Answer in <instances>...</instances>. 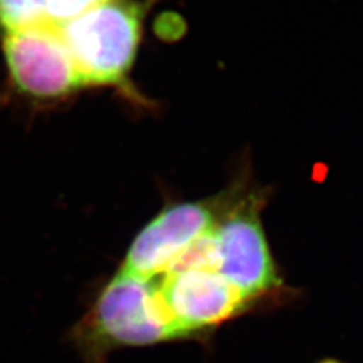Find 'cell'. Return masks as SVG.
<instances>
[{"mask_svg":"<svg viewBox=\"0 0 363 363\" xmlns=\"http://www.w3.org/2000/svg\"><path fill=\"white\" fill-rule=\"evenodd\" d=\"M73 335L86 363H105L117 348L182 339L159 297L156 279L121 271L101 288Z\"/></svg>","mask_w":363,"mask_h":363,"instance_id":"1","label":"cell"},{"mask_svg":"<svg viewBox=\"0 0 363 363\" xmlns=\"http://www.w3.org/2000/svg\"><path fill=\"white\" fill-rule=\"evenodd\" d=\"M144 16L145 5L136 0H105L58 29L81 86L130 88Z\"/></svg>","mask_w":363,"mask_h":363,"instance_id":"2","label":"cell"},{"mask_svg":"<svg viewBox=\"0 0 363 363\" xmlns=\"http://www.w3.org/2000/svg\"><path fill=\"white\" fill-rule=\"evenodd\" d=\"M244 191L236 184L211 199L164 208L133 238L120 271L143 279L164 276L192 244L215 229Z\"/></svg>","mask_w":363,"mask_h":363,"instance_id":"3","label":"cell"},{"mask_svg":"<svg viewBox=\"0 0 363 363\" xmlns=\"http://www.w3.org/2000/svg\"><path fill=\"white\" fill-rule=\"evenodd\" d=\"M264 196L247 192L212 230L215 271L248 303L280 286L274 260L260 221Z\"/></svg>","mask_w":363,"mask_h":363,"instance_id":"4","label":"cell"},{"mask_svg":"<svg viewBox=\"0 0 363 363\" xmlns=\"http://www.w3.org/2000/svg\"><path fill=\"white\" fill-rule=\"evenodd\" d=\"M4 55L14 86L23 96L49 101L81 88L60 30L41 26L4 35Z\"/></svg>","mask_w":363,"mask_h":363,"instance_id":"5","label":"cell"},{"mask_svg":"<svg viewBox=\"0 0 363 363\" xmlns=\"http://www.w3.org/2000/svg\"><path fill=\"white\" fill-rule=\"evenodd\" d=\"M156 286L182 339L229 320L247 304L240 292L211 268L165 272L156 277Z\"/></svg>","mask_w":363,"mask_h":363,"instance_id":"6","label":"cell"},{"mask_svg":"<svg viewBox=\"0 0 363 363\" xmlns=\"http://www.w3.org/2000/svg\"><path fill=\"white\" fill-rule=\"evenodd\" d=\"M48 0H0V30L4 35L49 25Z\"/></svg>","mask_w":363,"mask_h":363,"instance_id":"7","label":"cell"},{"mask_svg":"<svg viewBox=\"0 0 363 363\" xmlns=\"http://www.w3.org/2000/svg\"><path fill=\"white\" fill-rule=\"evenodd\" d=\"M104 2L105 0H48L45 14L49 26L61 29Z\"/></svg>","mask_w":363,"mask_h":363,"instance_id":"8","label":"cell"}]
</instances>
